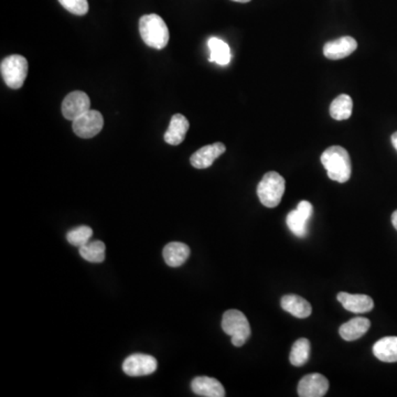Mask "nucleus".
I'll return each mask as SVG.
<instances>
[{
  "instance_id": "obj_10",
  "label": "nucleus",
  "mask_w": 397,
  "mask_h": 397,
  "mask_svg": "<svg viewBox=\"0 0 397 397\" xmlns=\"http://www.w3.org/2000/svg\"><path fill=\"white\" fill-rule=\"evenodd\" d=\"M227 150V147L222 142H214L212 145L204 146L200 149L195 151L191 158L190 163L195 168L207 169L214 165V161L223 155Z\"/></svg>"
},
{
  "instance_id": "obj_24",
  "label": "nucleus",
  "mask_w": 397,
  "mask_h": 397,
  "mask_svg": "<svg viewBox=\"0 0 397 397\" xmlns=\"http://www.w3.org/2000/svg\"><path fill=\"white\" fill-rule=\"evenodd\" d=\"M92 235L93 230L90 227L82 225V227H75V229L68 231V234H66V239H68L70 244L80 248L83 245L90 242Z\"/></svg>"
},
{
  "instance_id": "obj_6",
  "label": "nucleus",
  "mask_w": 397,
  "mask_h": 397,
  "mask_svg": "<svg viewBox=\"0 0 397 397\" xmlns=\"http://www.w3.org/2000/svg\"><path fill=\"white\" fill-rule=\"evenodd\" d=\"M104 126V119L98 111L90 110L73 121V132L81 138H92L100 132Z\"/></svg>"
},
{
  "instance_id": "obj_26",
  "label": "nucleus",
  "mask_w": 397,
  "mask_h": 397,
  "mask_svg": "<svg viewBox=\"0 0 397 397\" xmlns=\"http://www.w3.org/2000/svg\"><path fill=\"white\" fill-rule=\"evenodd\" d=\"M297 210L299 211L300 214L305 216L308 220H310L311 216L313 214V204L308 201H301L299 204L297 205Z\"/></svg>"
},
{
  "instance_id": "obj_16",
  "label": "nucleus",
  "mask_w": 397,
  "mask_h": 397,
  "mask_svg": "<svg viewBox=\"0 0 397 397\" xmlns=\"http://www.w3.org/2000/svg\"><path fill=\"white\" fill-rule=\"evenodd\" d=\"M163 255L167 265L170 267H180L189 258L190 248L184 243H168L163 248Z\"/></svg>"
},
{
  "instance_id": "obj_5",
  "label": "nucleus",
  "mask_w": 397,
  "mask_h": 397,
  "mask_svg": "<svg viewBox=\"0 0 397 397\" xmlns=\"http://www.w3.org/2000/svg\"><path fill=\"white\" fill-rule=\"evenodd\" d=\"M0 71L7 87L18 90L24 85L28 75V61L19 54L7 57L1 61Z\"/></svg>"
},
{
  "instance_id": "obj_7",
  "label": "nucleus",
  "mask_w": 397,
  "mask_h": 397,
  "mask_svg": "<svg viewBox=\"0 0 397 397\" xmlns=\"http://www.w3.org/2000/svg\"><path fill=\"white\" fill-rule=\"evenodd\" d=\"M157 360L153 357L142 353L129 355L123 364V371L128 376H144L155 373Z\"/></svg>"
},
{
  "instance_id": "obj_12",
  "label": "nucleus",
  "mask_w": 397,
  "mask_h": 397,
  "mask_svg": "<svg viewBox=\"0 0 397 397\" xmlns=\"http://www.w3.org/2000/svg\"><path fill=\"white\" fill-rule=\"evenodd\" d=\"M345 310L353 313H366L374 308V301L368 295H352L349 292H339L337 296Z\"/></svg>"
},
{
  "instance_id": "obj_4",
  "label": "nucleus",
  "mask_w": 397,
  "mask_h": 397,
  "mask_svg": "<svg viewBox=\"0 0 397 397\" xmlns=\"http://www.w3.org/2000/svg\"><path fill=\"white\" fill-rule=\"evenodd\" d=\"M222 329L232 338V345L239 347L250 337V326L244 313L239 310H227L222 318Z\"/></svg>"
},
{
  "instance_id": "obj_9",
  "label": "nucleus",
  "mask_w": 397,
  "mask_h": 397,
  "mask_svg": "<svg viewBox=\"0 0 397 397\" xmlns=\"http://www.w3.org/2000/svg\"><path fill=\"white\" fill-rule=\"evenodd\" d=\"M329 389V381L322 374L313 373L304 376L298 384L300 397H322Z\"/></svg>"
},
{
  "instance_id": "obj_22",
  "label": "nucleus",
  "mask_w": 397,
  "mask_h": 397,
  "mask_svg": "<svg viewBox=\"0 0 397 397\" xmlns=\"http://www.w3.org/2000/svg\"><path fill=\"white\" fill-rule=\"evenodd\" d=\"M80 255L90 263H102L105 260V244L100 241H90L80 248Z\"/></svg>"
},
{
  "instance_id": "obj_27",
  "label": "nucleus",
  "mask_w": 397,
  "mask_h": 397,
  "mask_svg": "<svg viewBox=\"0 0 397 397\" xmlns=\"http://www.w3.org/2000/svg\"><path fill=\"white\" fill-rule=\"evenodd\" d=\"M392 224L394 229L397 231V210L392 214Z\"/></svg>"
},
{
  "instance_id": "obj_11",
  "label": "nucleus",
  "mask_w": 397,
  "mask_h": 397,
  "mask_svg": "<svg viewBox=\"0 0 397 397\" xmlns=\"http://www.w3.org/2000/svg\"><path fill=\"white\" fill-rule=\"evenodd\" d=\"M358 43L352 37H341L327 43L324 47V54L329 60H341L347 58L357 50Z\"/></svg>"
},
{
  "instance_id": "obj_23",
  "label": "nucleus",
  "mask_w": 397,
  "mask_h": 397,
  "mask_svg": "<svg viewBox=\"0 0 397 397\" xmlns=\"http://www.w3.org/2000/svg\"><path fill=\"white\" fill-rule=\"evenodd\" d=\"M286 222L287 225H288V229L290 230L292 234L296 235V237H306V234H307L308 222H309V220H308L305 216L300 214L297 209L288 214Z\"/></svg>"
},
{
  "instance_id": "obj_15",
  "label": "nucleus",
  "mask_w": 397,
  "mask_h": 397,
  "mask_svg": "<svg viewBox=\"0 0 397 397\" xmlns=\"http://www.w3.org/2000/svg\"><path fill=\"white\" fill-rule=\"evenodd\" d=\"M371 327V321L364 317L351 319L340 327L339 334L345 341H354L364 337Z\"/></svg>"
},
{
  "instance_id": "obj_19",
  "label": "nucleus",
  "mask_w": 397,
  "mask_h": 397,
  "mask_svg": "<svg viewBox=\"0 0 397 397\" xmlns=\"http://www.w3.org/2000/svg\"><path fill=\"white\" fill-rule=\"evenodd\" d=\"M209 50H210V62L218 66H227L231 61V49L225 41L220 38L212 37L208 41Z\"/></svg>"
},
{
  "instance_id": "obj_14",
  "label": "nucleus",
  "mask_w": 397,
  "mask_h": 397,
  "mask_svg": "<svg viewBox=\"0 0 397 397\" xmlns=\"http://www.w3.org/2000/svg\"><path fill=\"white\" fill-rule=\"evenodd\" d=\"M189 121L181 114H176L171 117L170 124L163 136L165 142L169 145L178 146L183 142L189 130Z\"/></svg>"
},
{
  "instance_id": "obj_21",
  "label": "nucleus",
  "mask_w": 397,
  "mask_h": 397,
  "mask_svg": "<svg viewBox=\"0 0 397 397\" xmlns=\"http://www.w3.org/2000/svg\"><path fill=\"white\" fill-rule=\"evenodd\" d=\"M310 355V342L306 338L298 339L290 351V364L294 366H303L307 364Z\"/></svg>"
},
{
  "instance_id": "obj_3",
  "label": "nucleus",
  "mask_w": 397,
  "mask_h": 397,
  "mask_svg": "<svg viewBox=\"0 0 397 397\" xmlns=\"http://www.w3.org/2000/svg\"><path fill=\"white\" fill-rule=\"evenodd\" d=\"M286 182L276 171H269L258 183L257 195L266 208H276L282 201Z\"/></svg>"
},
{
  "instance_id": "obj_20",
  "label": "nucleus",
  "mask_w": 397,
  "mask_h": 397,
  "mask_svg": "<svg viewBox=\"0 0 397 397\" xmlns=\"http://www.w3.org/2000/svg\"><path fill=\"white\" fill-rule=\"evenodd\" d=\"M352 98L347 94H341L330 105V115L336 121H345L352 115Z\"/></svg>"
},
{
  "instance_id": "obj_17",
  "label": "nucleus",
  "mask_w": 397,
  "mask_h": 397,
  "mask_svg": "<svg viewBox=\"0 0 397 397\" xmlns=\"http://www.w3.org/2000/svg\"><path fill=\"white\" fill-rule=\"evenodd\" d=\"M283 309L299 319L308 318L313 313V307L307 300L297 295H286L280 301Z\"/></svg>"
},
{
  "instance_id": "obj_28",
  "label": "nucleus",
  "mask_w": 397,
  "mask_h": 397,
  "mask_svg": "<svg viewBox=\"0 0 397 397\" xmlns=\"http://www.w3.org/2000/svg\"><path fill=\"white\" fill-rule=\"evenodd\" d=\"M392 144L397 151V132L392 135Z\"/></svg>"
},
{
  "instance_id": "obj_8",
  "label": "nucleus",
  "mask_w": 397,
  "mask_h": 397,
  "mask_svg": "<svg viewBox=\"0 0 397 397\" xmlns=\"http://www.w3.org/2000/svg\"><path fill=\"white\" fill-rule=\"evenodd\" d=\"M91 110L90 98L87 93L74 91L66 95L62 103V114L68 121H73L79 116L83 115Z\"/></svg>"
},
{
  "instance_id": "obj_2",
  "label": "nucleus",
  "mask_w": 397,
  "mask_h": 397,
  "mask_svg": "<svg viewBox=\"0 0 397 397\" xmlns=\"http://www.w3.org/2000/svg\"><path fill=\"white\" fill-rule=\"evenodd\" d=\"M142 39L148 47L161 50L169 43V30L166 22L156 13L142 16L140 20Z\"/></svg>"
},
{
  "instance_id": "obj_25",
  "label": "nucleus",
  "mask_w": 397,
  "mask_h": 397,
  "mask_svg": "<svg viewBox=\"0 0 397 397\" xmlns=\"http://www.w3.org/2000/svg\"><path fill=\"white\" fill-rule=\"evenodd\" d=\"M59 3L63 6L66 10L77 16H84L89 11L87 0H59Z\"/></svg>"
},
{
  "instance_id": "obj_1",
  "label": "nucleus",
  "mask_w": 397,
  "mask_h": 397,
  "mask_svg": "<svg viewBox=\"0 0 397 397\" xmlns=\"http://www.w3.org/2000/svg\"><path fill=\"white\" fill-rule=\"evenodd\" d=\"M321 163L334 181L345 183L350 180L352 174L350 155L341 146H331L324 150L321 155Z\"/></svg>"
},
{
  "instance_id": "obj_13",
  "label": "nucleus",
  "mask_w": 397,
  "mask_h": 397,
  "mask_svg": "<svg viewBox=\"0 0 397 397\" xmlns=\"http://www.w3.org/2000/svg\"><path fill=\"white\" fill-rule=\"evenodd\" d=\"M195 394L204 397H224L225 396V389L223 385L214 377L209 376H199L193 380L191 383Z\"/></svg>"
},
{
  "instance_id": "obj_29",
  "label": "nucleus",
  "mask_w": 397,
  "mask_h": 397,
  "mask_svg": "<svg viewBox=\"0 0 397 397\" xmlns=\"http://www.w3.org/2000/svg\"><path fill=\"white\" fill-rule=\"evenodd\" d=\"M232 1H235V3H250V0H232Z\"/></svg>"
},
{
  "instance_id": "obj_18",
  "label": "nucleus",
  "mask_w": 397,
  "mask_h": 397,
  "mask_svg": "<svg viewBox=\"0 0 397 397\" xmlns=\"http://www.w3.org/2000/svg\"><path fill=\"white\" fill-rule=\"evenodd\" d=\"M373 353L382 362H397V337H385L373 345Z\"/></svg>"
}]
</instances>
